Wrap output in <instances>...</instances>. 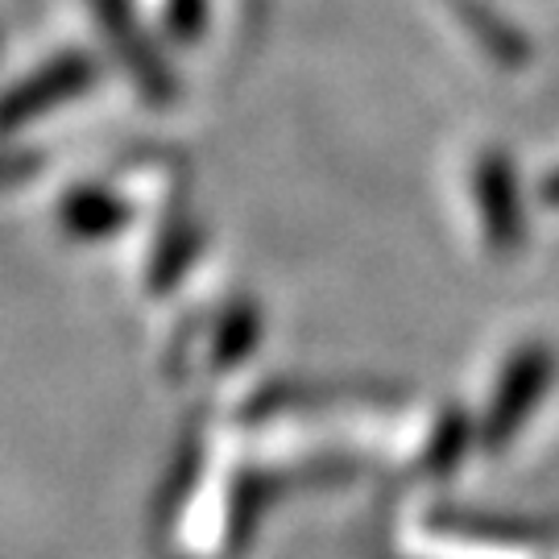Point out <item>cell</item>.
I'll list each match as a JSON object with an SVG mask.
<instances>
[{"label": "cell", "instance_id": "cell-1", "mask_svg": "<svg viewBox=\"0 0 559 559\" xmlns=\"http://www.w3.org/2000/svg\"><path fill=\"white\" fill-rule=\"evenodd\" d=\"M551 373H556V360L543 344L522 348L519 357L506 365L498 394H493V411H489V423H485V443L489 448H506L514 440V431L531 419L535 402L547 394Z\"/></svg>", "mask_w": 559, "mask_h": 559}, {"label": "cell", "instance_id": "cell-2", "mask_svg": "<svg viewBox=\"0 0 559 559\" xmlns=\"http://www.w3.org/2000/svg\"><path fill=\"white\" fill-rule=\"evenodd\" d=\"M477 203L480 221L493 249H519L522 245V207L514 191V175L501 158H485L477 170Z\"/></svg>", "mask_w": 559, "mask_h": 559}]
</instances>
